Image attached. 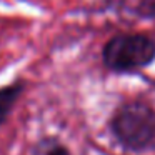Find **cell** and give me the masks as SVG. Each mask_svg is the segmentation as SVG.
Returning a JSON list of instances; mask_svg holds the SVG:
<instances>
[{
    "label": "cell",
    "mask_w": 155,
    "mask_h": 155,
    "mask_svg": "<svg viewBox=\"0 0 155 155\" xmlns=\"http://www.w3.org/2000/svg\"><path fill=\"white\" fill-rule=\"evenodd\" d=\"M35 155H68V152L55 142H42Z\"/></svg>",
    "instance_id": "obj_4"
},
{
    "label": "cell",
    "mask_w": 155,
    "mask_h": 155,
    "mask_svg": "<svg viewBox=\"0 0 155 155\" xmlns=\"http://www.w3.org/2000/svg\"><path fill=\"white\" fill-rule=\"evenodd\" d=\"M20 92H22L20 84L0 88V124L4 122V118L7 117V114L10 112L12 105L15 104V100H17V97L20 95Z\"/></svg>",
    "instance_id": "obj_3"
},
{
    "label": "cell",
    "mask_w": 155,
    "mask_h": 155,
    "mask_svg": "<svg viewBox=\"0 0 155 155\" xmlns=\"http://www.w3.org/2000/svg\"><path fill=\"white\" fill-rule=\"evenodd\" d=\"M112 128L127 148H145L155 138V112L142 102L127 104L115 114Z\"/></svg>",
    "instance_id": "obj_1"
},
{
    "label": "cell",
    "mask_w": 155,
    "mask_h": 155,
    "mask_svg": "<svg viewBox=\"0 0 155 155\" xmlns=\"http://www.w3.org/2000/svg\"><path fill=\"white\" fill-rule=\"evenodd\" d=\"M155 58V42L145 35H117L104 48L105 65L117 72H128L148 65Z\"/></svg>",
    "instance_id": "obj_2"
}]
</instances>
